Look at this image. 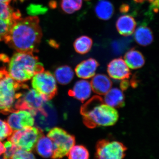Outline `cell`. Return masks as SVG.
<instances>
[{
    "label": "cell",
    "mask_w": 159,
    "mask_h": 159,
    "mask_svg": "<svg viewBox=\"0 0 159 159\" xmlns=\"http://www.w3.org/2000/svg\"><path fill=\"white\" fill-rule=\"evenodd\" d=\"M43 34L37 16L21 18L15 21L4 41L17 52L38 51Z\"/></svg>",
    "instance_id": "6da1fadb"
},
{
    "label": "cell",
    "mask_w": 159,
    "mask_h": 159,
    "mask_svg": "<svg viewBox=\"0 0 159 159\" xmlns=\"http://www.w3.org/2000/svg\"><path fill=\"white\" fill-rule=\"evenodd\" d=\"M81 113L84 124L89 128L111 126L119 119L116 109L106 104L99 97L88 100L81 107Z\"/></svg>",
    "instance_id": "7a4b0ae2"
},
{
    "label": "cell",
    "mask_w": 159,
    "mask_h": 159,
    "mask_svg": "<svg viewBox=\"0 0 159 159\" xmlns=\"http://www.w3.org/2000/svg\"><path fill=\"white\" fill-rule=\"evenodd\" d=\"M8 69L9 75L19 83L26 82L44 70L43 65L33 53L19 52L11 57Z\"/></svg>",
    "instance_id": "3957f363"
},
{
    "label": "cell",
    "mask_w": 159,
    "mask_h": 159,
    "mask_svg": "<svg viewBox=\"0 0 159 159\" xmlns=\"http://www.w3.org/2000/svg\"><path fill=\"white\" fill-rule=\"evenodd\" d=\"M29 86L19 83L9 75L6 67L0 68V113L7 115L15 111V104Z\"/></svg>",
    "instance_id": "277c9868"
},
{
    "label": "cell",
    "mask_w": 159,
    "mask_h": 159,
    "mask_svg": "<svg viewBox=\"0 0 159 159\" xmlns=\"http://www.w3.org/2000/svg\"><path fill=\"white\" fill-rule=\"evenodd\" d=\"M43 135V131L31 126L15 130L8 140L18 149L31 152L35 149L38 141Z\"/></svg>",
    "instance_id": "5b68a950"
},
{
    "label": "cell",
    "mask_w": 159,
    "mask_h": 159,
    "mask_svg": "<svg viewBox=\"0 0 159 159\" xmlns=\"http://www.w3.org/2000/svg\"><path fill=\"white\" fill-rule=\"evenodd\" d=\"M48 136L54 143V152L52 159H61L67 156L71 148L75 145V137L62 128L51 129Z\"/></svg>",
    "instance_id": "8992f818"
},
{
    "label": "cell",
    "mask_w": 159,
    "mask_h": 159,
    "mask_svg": "<svg viewBox=\"0 0 159 159\" xmlns=\"http://www.w3.org/2000/svg\"><path fill=\"white\" fill-rule=\"evenodd\" d=\"M31 85L47 101L52 99L57 94V81L54 75L48 71L44 70L32 77Z\"/></svg>",
    "instance_id": "52a82bcc"
},
{
    "label": "cell",
    "mask_w": 159,
    "mask_h": 159,
    "mask_svg": "<svg viewBox=\"0 0 159 159\" xmlns=\"http://www.w3.org/2000/svg\"><path fill=\"white\" fill-rule=\"evenodd\" d=\"M126 150L121 142L103 139L97 143L95 159H123Z\"/></svg>",
    "instance_id": "ba28073f"
},
{
    "label": "cell",
    "mask_w": 159,
    "mask_h": 159,
    "mask_svg": "<svg viewBox=\"0 0 159 159\" xmlns=\"http://www.w3.org/2000/svg\"><path fill=\"white\" fill-rule=\"evenodd\" d=\"M47 100L34 89H26L15 104L16 111L26 110L32 116L35 112L41 111Z\"/></svg>",
    "instance_id": "9c48e42d"
},
{
    "label": "cell",
    "mask_w": 159,
    "mask_h": 159,
    "mask_svg": "<svg viewBox=\"0 0 159 159\" xmlns=\"http://www.w3.org/2000/svg\"><path fill=\"white\" fill-rule=\"evenodd\" d=\"M20 16V11H15L9 4L0 3V41H4L15 21Z\"/></svg>",
    "instance_id": "30bf717a"
},
{
    "label": "cell",
    "mask_w": 159,
    "mask_h": 159,
    "mask_svg": "<svg viewBox=\"0 0 159 159\" xmlns=\"http://www.w3.org/2000/svg\"><path fill=\"white\" fill-rule=\"evenodd\" d=\"M11 113L8 117L7 122L12 130H20L34 125V117L29 111L18 110Z\"/></svg>",
    "instance_id": "8fae6325"
},
{
    "label": "cell",
    "mask_w": 159,
    "mask_h": 159,
    "mask_svg": "<svg viewBox=\"0 0 159 159\" xmlns=\"http://www.w3.org/2000/svg\"><path fill=\"white\" fill-rule=\"evenodd\" d=\"M45 105L47 111L45 114L41 113L38 111L33 115L36 127L43 131L51 129L56 121V114L54 113V107L51 102L46 101Z\"/></svg>",
    "instance_id": "7c38bea8"
},
{
    "label": "cell",
    "mask_w": 159,
    "mask_h": 159,
    "mask_svg": "<svg viewBox=\"0 0 159 159\" xmlns=\"http://www.w3.org/2000/svg\"><path fill=\"white\" fill-rule=\"evenodd\" d=\"M107 74L111 79L123 80L129 78L130 70L125 61L121 57L115 58L110 62L107 66Z\"/></svg>",
    "instance_id": "4fadbf2b"
},
{
    "label": "cell",
    "mask_w": 159,
    "mask_h": 159,
    "mask_svg": "<svg viewBox=\"0 0 159 159\" xmlns=\"http://www.w3.org/2000/svg\"><path fill=\"white\" fill-rule=\"evenodd\" d=\"M93 90L91 83L87 80L81 79L75 83L69 94L79 101H87L90 98Z\"/></svg>",
    "instance_id": "5bb4252c"
},
{
    "label": "cell",
    "mask_w": 159,
    "mask_h": 159,
    "mask_svg": "<svg viewBox=\"0 0 159 159\" xmlns=\"http://www.w3.org/2000/svg\"><path fill=\"white\" fill-rule=\"evenodd\" d=\"M98 66L99 64L96 60L89 58L77 65L75 70V74L81 79H90L96 74Z\"/></svg>",
    "instance_id": "9a60e30c"
},
{
    "label": "cell",
    "mask_w": 159,
    "mask_h": 159,
    "mask_svg": "<svg viewBox=\"0 0 159 159\" xmlns=\"http://www.w3.org/2000/svg\"><path fill=\"white\" fill-rule=\"evenodd\" d=\"M92 78L90 83L93 91L98 95H105L112 88L110 77L105 74H95Z\"/></svg>",
    "instance_id": "2e32d148"
},
{
    "label": "cell",
    "mask_w": 159,
    "mask_h": 159,
    "mask_svg": "<svg viewBox=\"0 0 159 159\" xmlns=\"http://www.w3.org/2000/svg\"><path fill=\"white\" fill-rule=\"evenodd\" d=\"M137 24L135 20L131 16L124 15L119 17L116 23L117 31L120 34L128 36L133 34Z\"/></svg>",
    "instance_id": "e0dca14e"
},
{
    "label": "cell",
    "mask_w": 159,
    "mask_h": 159,
    "mask_svg": "<svg viewBox=\"0 0 159 159\" xmlns=\"http://www.w3.org/2000/svg\"><path fill=\"white\" fill-rule=\"evenodd\" d=\"M103 102L111 107L116 108L123 106L125 97L121 89L118 88H111L104 95Z\"/></svg>",
    "instance_id": "ac0fdd59"
},
{
    "label": "cell",
    "mask_w": 159,
    "mask_h": 159,
    "mask_svg": "<svg viewBox=\"0 0 159 159\" xmlns=\"http://www.w3.org/2000/svg\"><path fill=\"white\" fill-rule=\"evenodd\" d=\"M124 60L128 67L132 70L141 68L145 63L144 55L135 48L131 49L125 53Z\"/></svg>",
    "instance_id": "d6986e66"
},
{
    "label": "cell",
    "mask_w": 159,
    "mask_h": 159,
    "mask_svg": "<svg viewBox=\"0 0 159 159\" xmlns=\"http://www.w3.org/2000/svg\"><path fill=\"white\" fill-rule=\"evenodd\" d=\"M35 149L40 156L44 158H51L54 152V143L50 138L43 134L38 141Z\"/></svg>",
    "instance_id": "ffe728a7"
},
{
    "label": "cell",
    "mask_w": 159,
    "mask_h": 159,
    "mask_svg": "<svg viewBox=\"0 0 159 159\" xmlns=\"http://www.w3.org/2000/svg\"><path fill=\"white\" fill-rule=\"evenodd\" d=\"M97 17L103 20H109L113 15V5L108 0H99L95 9Z\"/></svg>",
    "instance_id": "44dd1931"
},
{
    "label": "cell",
    "mask_w": 159,
    "mask_h": 159,
    "mask_svg": "<svg viewBox=\"0 0 159 159\" xmlns=\"http://www.w3.org/2000/svg\"><path fill=\"white\" fill-rule=\"evenodd\" d=\"M134 37L137 43L144 47L149 45L153 40L152 31L145 25L139 26L135 31Z\"/></svg>",
    "instance_id": "7402d4cb"
},
{
    "label": "cell",
    "mask_w": 159,
    "mask_h": 159,
    "mask_svg": "<svg viewBox=\"0 0 159 159\" xmlns=\"http://www.w3.org/2000/svg\"><path fill=\"white\" fill-rule=\"evenodd\" d=\"M54 76L57 82L60 84L66 85L74 79V72L69 66H61L55 70Z\"/></svg>",
    "instance_id": "603a6c76"
},
{
    "label": "cell",
    "mask_w": 159,
    "mask_h": 159,
    "mask_svg": "<svg viewBox=\"0 0 159 159\" xmlns=\"http://www.w3.org/2000/svg\"><path fill=\"white\" fill-rule=\"evenodd\" d=\"M93 44V40L91 38L82 35L75 40L74 43V48L78 54H84L90 51Z\"/></svg>",
    "instance_id": "cb8c5ba5"
},
{
    "label": "cell",
    "mask_w": 159,
    "mask_h": 159,
    "mask_svg": "<svg viewBox=\"0 0 159 159\" xmlns=\"http://www.w3.org/2000/svg\"><path fill=\"white\" fill-rule=\"evenodd\" d=\"M68 159H89V152L85 146L74 145L67 155Z\"/></svg>",
    "instance_id": "d4e9b609"
},
{
    "label": "cell",
    "mask_w": 159,
    "mask_h": 159,
    "mask_svg": "<svg viewBox=\"0 0 159 159\" xmlns=\"http://www.w3.org/2000/svg\"><path fill=\"white\" fill-rule=\"evenodd\" d=\"M82 0H61V7L67 14H71L81 9Z\"/></svg>",
    "instance_id": "484cf974"
},
{
    "label": "cell",
    "mask_w": 159,
    "mask_h": 159,
    "mask_svg": "<svg viewBox=\"0 0 159 159\" xmlns=\"http://www.w3.org/2000/svg\"><path fill=\"white\" fill-rule=\"evenodd\" d=\"M12 131L7 122L0 119V141L9 138L13 132Z\"/></svg>",
    "instance_id": "4316f807"
},
{
    "label": "cell",
    "mask_w": 159,
    "mask_h": 159,
    "mask_svg": "<svg viewBox=\"0 0 159 159\" xmlns=\"http://www.w3.org/2000/svg\"><path fill=\"white\" fill-rule=\"evenodd\" d=\"M4 145L6 148V151L4 153L2 159H12L14 153L18 148L9 141L8 142H5Z\"/></svg>",
    "instance_id": "83f0119b"
},
{
    "label": "cell",
    "mask_w": 159,
    "mask_h": 159,
    "mask_svg": "<svg viewBox=\"0 0 159 159\" xmlns=\"http://www.w3.org/2000/svg\"><path fill=\"white\" fill-rule=\"evenodd\" d=\"M11 159H36L34 155L30 152L18 149Z\"/></svg>",
    "instance_id": "f1b7e54d"
},
{
    "label": "cell",
    "mask_w": 159,
    "mask_h": 159,
    "mask_svg": "<svg viewBox=\"0 0 159 159\" xmlns=\"http://www.w3.org/2000/svg\"><path fill=\"white\" fill-rule=\"evenodd\" d=\"M136 2L142 3L148 2L150 3L151 9L154 12L159 11V0H134Z\"/></svg>",
    "instance_id": "f546056e"
},
{
    "label": "cell",
    "mask_w": 159,
    "mask_h": 159,
    "mask_svg": "<svg viewBox=\"0 0 159 159\" xmlns=\"http://www.w3.org/2000/svg\"><path fill=\"white\" fill-rule=\"evenodd\" d=\"M129 7L127 4H123L120 6V11L122 13H125L129 10Z\"/></svg>",
    "instance_id": "4dcf8cb0"
},
{
    "label": "cell",
    "mask_w": 159,
    "mask_h": 159,
    "mask_svg": "<svg viewBox=\"0 0 159 159\" xmlns=\"http://www.w3.org/2000/svg\"><path fill=\"white\" fill-rule=\"evenodd\" d=\"M5 151H6V148H5L4 144L0 142V156L2 154L4 153Z\"/></svg>",
    "instance_id": "1f68e13d"
},
{
    "label": "cell",
    "mask_w": 159,
    "mask_h": 159,
    "mask_svg": "<svg viewBox=\"0 0 159 159\" xmlns=\"http://www.w3.org/2000/svg\"><path fill=\"white\" fill-rule=\"evenodd\" d=\"M11 0H0V3L9 4Z\"/></svg>",
    "instance_id": "d6a6232c"
},
{
    "label": "cell",
    "mask_w": 159,
    "mask_h": 159,
    "mask_svg": "<svg viewBox=\"0 0 159 159\" xmlns=\"http://www.w3.org/2000/svg\"><path fill=\"white\" fill-rule=\"evenodd\" d=\"M19 1H21V2H22V1H24V0H19Z\"/></svg>",
    "instance_id": "836d02e7"
},
{
    "label": "cell",
    "mask_w": 159,
    "mask_h": 159,
    "mask_svg": "<svg viewBox=\"0 0 159 159\" xmlns=\"http://www.w3.org/2000/svg\"><path fill=\"white\" fill-rule=\"evenodd\" d=\"M0 159H3L2 158H0Z\"/></svg>",
    "instance_id": "e575fe53"
}]
</instances>
